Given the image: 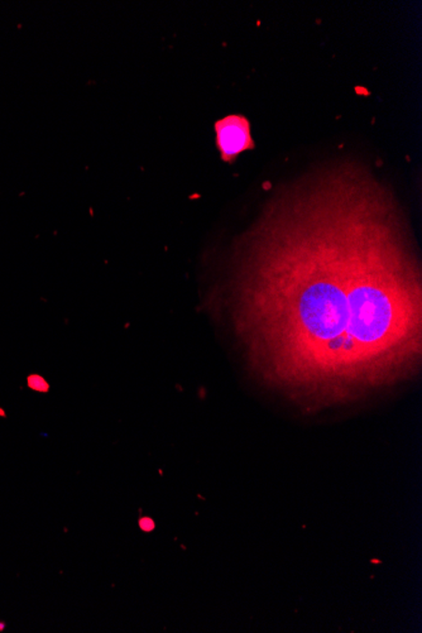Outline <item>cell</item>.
I'll use <instances>...</instances> for the list:
<instances>
[{"mask_svg": "<svg viewBox=\"0 0 422 633\" xmlns=\"http://www.w3.org/2000/svg\"><path fill=\"white\" fill-rule=\"evenodd\" d=\"M230 267L248 368L302 412L419 375L421 259L396 195L363 162L332 158L274 188Z\"/></svg>", "mask_w": 422, "mask_h": 633, "instance_id": "6da1fadb", "label": "cell"}, {"mask_svg": "<svg viewBox=\"0 0 422 633\" xmlns=\"http://www.w3.org/2000/svg\"><path fill=\"white\" fill-rule=\"evenodd\" d=\"M215 146L221 161L233 163L238 155L255 147L252 127L247 117L229 114L214 124Z\"/></svg>", "mask_w": 422, "mask_h": 633, "instance_id": "7a4b0ae2", "label": "cell"}, {"mask_svg": "<svg viewBox=\"0 0 422 633\" xmlns=\"http://www.w3.org/2000/svg\"><path fill=\"white\" fill-rule=\"evenodd\" d=\"M27 384L32 391L39 392V394H47L50 391V384L45 381L42 375H31L27 378Z\"/></svg>", "mask_w": 422, "mask_h": 633, "instance_id": "3957f363", "label": "cell"}, {"mask_svg": "<svg viewBox=\"0 0 422 633\" xmlns=\"http://www.w3.org/2000/svg\"><path fill=\"white\" fill-rule=\"evenodd\" d=\"M138 526H139V529L143 531V532H152V531L156 529L155 520L150 518V517H141L139 521H138Z\"/></svg>", "mask_w": 422, "mask_h": 633, "instance_id": "277c9868", "label": "cell"}, {"mask_svg": "<svg viewBox=\"0 0 422 633\" xmlns=\"http://www.w3.org/2000/svg\"><path fill=\"white\" fill-rule=\"evenodd\" d=\"M6 627H7V625L3 620H0V632H3L6 629Z\"/></svg>", "mask_w": 422, "mask_h": 633, "instance_id": "5b68a950", "label": "cell"}, {"mask_svg": "<svg viewBox=\"0 0 422 633\" xmlns=\"http://www.w3.org/2000/svg\"><path fill=\"white\" fill-rule=\"evenodd\" d=\"M0 415H1V416H3V417H6V412H4V411H3V408H0Z\"/></svg>", "mask_w": 422, "mask_h": 633, "instance_id": "8992f818", "label": "cell"}]
</instances>
